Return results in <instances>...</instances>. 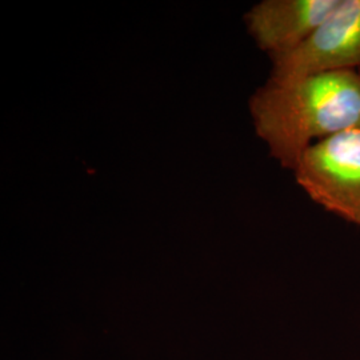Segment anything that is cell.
<instances>
[{
	"mask_svg": "<svg viewBox=\"0 0 360 360\" xmlns=\"http://www.w3.org/2000/svg\"><path fill=\"white\" fill-rule=\"evenodd\" d=\"M270 58L272 84L335 71H360V0H340L295 49Z\"/></svg>",
	"mask_w": 360,
	"mask_h": 360,
	"instance_id": "3",
	"label": "cell"
},
{
	"mask_svg": "<svg viewBox=\"0 0 360 360\" xmlns=\"http://www.w3.org/2000/svg\"><path fill=\"white\" fill-rule=\"evenodd\" d=\"M257 136L281 166L295 169L316 138L360 129V71H335L288 84L266 83L250 99Z\"/></svg>",
	"mask_w": 360,
	"mask_h": 360,
	"instance_id": "1",
	"label": "cell"
},
{
	"mask_svg": "<svg viewBox=\"0 0 360 360\" xmlns=\"http://www.w3.org/2000/svg\"><path fill=\"white\" fill-rule=\"evenodd\" d=\"M340 0H263L245 15L257 47L270 56L290 51L318 28Z\"/></svg>",
	"mask_w": 360,
	"mask_h": 360,
	"instance_id": "4",
	"label": "cell"
},
{
	"mask_svg": "<svg viewBox=\"0 0 360 360\" xmlns=\"http://www.w3.org/2000/svg\"><path fill=\"white\" fill-rule=\"evenodd\" d=\"M294 172L315 203L360 226V129L312 143Z\"/></svg>",
	"mask_w": 360,
	"mask_h": 360,
	"instance_id": "2",
	"label": "cell"
}]
</instances>
